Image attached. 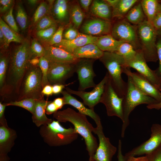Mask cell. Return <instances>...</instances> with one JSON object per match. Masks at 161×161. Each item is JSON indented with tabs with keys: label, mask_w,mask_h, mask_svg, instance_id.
Segmentation results:
<instances>
[{
	"label": "cell",
	"mask_w": 161,
	"mask_h": 161,
	"mask_svg": "<svg viewBox=\"0 0 161 161\" xmlns=\"http://www.w3.org/2000/svg\"><path fill=\"white\" fill-rule=\"evenodd\" d=\"M58 110L53 101H51L47 105L46 109V113L48 115L54 114Z\"/></svg>",
	"instance_id": "obj_48"
},
{
	"label": "cell",
	"mask_w": 161,
	"mask_h": 161,
	"mask_svg": "<svg viewBox=\"0 0 161 161\" xmlns=\"http://www.w3.org/2000/svg\"><path fill=\"white\" fill-rule=\"evenodd\" d=\"M57 25L56 21L50 16L47 15L41 18L36 24V31L49 28Z\"/></svg>",
	"instance_id": "obj_39"
},
{
	"label": "cell",
	"mask_w": 161,
	"mask_h": 161,
	"mask_svg": "<svg viewBox=\"0 0 161 161\" xmlns=\"http://www.w3.org/2000/svg\"><path fill=\"white\" fill-rule=\"evenodd\" d=\"M16 21L22 31L27 28L28 25L27 14L21 3H18L16 6Z\"/></svg>",
	"instance_id": "obj_35"
},
{
	"label": "cell",
	"mask_w": 161,
	"mask_h": 161,
	"mask_svg": "<svg viewBox=\"0 0 161 161\" xmlns=\"http://www.w3.org/2000/svg\"><path fill=\"white\" fill-rule=\"evenodd\" d=\"M0 47L4 48L5 44V39L1 29H0Z\"/></svg>",
	"instance_id": "obj_58"
},
{
	"label": "cell",
	"mask_w": 161,
	"mask_h": 161,
	"mask_svg": "<svg viewBox=\"0 0 161 161\" xmlns=\"http://www.w3.org/2000/svg\"><path fill=\"white\" fill-rule=\"evenodd\" d=\"M137 50L129 43L123 42L118 48L115 53L122 57L125 61L133 58L136 53Z\"/></svg>",
	"instance_id": "obj_34"
},
{
	"label": "cell",
	"mask_w": 161,
	"mask_h": 161,
	"mask_svg": "<svg viewBox=\"0 0 161 161\" xmlns=\"http://www.w3.org/2000/svg\"><path fill=\"white\" fill-rule=\"evenodd\" d=\"M58 29L56 25L49 28L36 31L37 38L41 42L47 44Z\"/></svg>",
	"instance_id": "obj_36"
},
{
	"label": "cell",
	"mask_w": 161,
	"mask_h": 161,
	"mask_svg": "<svg viewBox=\"0 0 161 161\" xmlns=\"http://www.w3.org/2000/svg\"><path fill=\"white\" fill-rule=\"evenodd\" d=\"M103 52L95 44L90 43L75 49L72 53L78 59H88L96 60L100 59Z\"/></svg>",
	"instance_id": "obj_23"
},
{
	"label": "cell",
	"mask_w": 161,
	"mask_h": 161,
	"mask_svg": "<svg viewBox=\"0 0 161 161\" xmlns=\"http://www.w3.org/2000/svg\"><path fill=\"white\" fill-rule=\"evenodd\" d=\"M127 76L126 89L122 103L123 119L121 136L123 138L124 137L126 130L129 124V115L137 106L142 104L149 105L158 103L154 99L141 92L135 85L130 77Z\"/></svg>",
	"instance_id": "obj_3"
},
{
	"label": "cell",
	"mask_w": 161,
	"mask_h": 161,
	"mask_svg": "<svg viewBox=\"0 0 161 161\" xmlns=\"http://www.w3.org/2000/svg\"><path fill=\"white\" fill-rule=\"evenodd\" d=\"M145 16L140 2L131 8L125 18L128 22L137 25L146 20Z\"/></svg>",
	"instance_id": "obj_31"
},
{
	"label": "cell",
	"mask_w": 161,
	"mask_h": 161,
	"mask_svg": "<svg viewBox=\"0 0 161 161\" xmlns=\"http://www.w3.org/2000/svg\"><path fill=\"white\" fill-rule=\"evenodd\" d=\"M30 48L33 57L40 58L41 56H44L45 52L44 47H43L39 43L37 39L34 38L32 41Z\"/></svg>",
	"instance_id": "obj_41"
},
{
	"label": "cell",
	"mask_w": 161,
	"mask_h": 161,
	"mask_svg": "<svg viewBox=\"0 0 161 161\" xmlns=\"http://www.w3.org/2000/svg\"><path fill=\"white\" fill-rule=\"evenodd\" d=\"M158 39L157 42V47L158 59L159 60V66L155 70L157 76L161 80V36Z\"/></svg>",
	"instance_id": "obj_45"
},
{
	"label": "cell",
	"mask_w": 161,
	"mask_h": 161,
	"mask_svg": "<svg viewBox=\"0 0 161 161\" xmlns=\"http://www.w3.org/2000/svg\"><path fill=\"white\" fill-rule=\"evenodd\" d=\"M93 133L97 135L99 140L93 161H112L117 148L111 143L109 139L105 136L101 122L94 128Z\"/></svg>",
	"instance_id": "obj_12"
},
{
	"label": "cell",
	"mask_w": 161,
	"mask_h": 161,
	"mask_svg": "<svg viewBox=\"0 0 161 161\" xmlns=\"http://www.w3.org/2000/svg\"><path fill=\"white\" fill-rule=\"evenodd\" d=\"M111 8L105 0H95L92 4L90 11L93 15L110 21L112 18Z\"/></svg>",
	"instance_id": "obj_24"
},
{
	"label": "cell",
	"mask_w": 161,
	"mask_h": 161,
	"mask_svg": "<svg viewBox=\"0 0 161 161\" xmlns=\"http://www.w3.org/2000/svg\"><path fill=\"white\" fill-rule=\"evenodd\" d=\"M123 100L114 89L109 74L100 101L105 106L108 116H117L123 121Z\"/></svg>",
	"instance_id": "obj_8"
},
{
	"label": "cell",
	"mask_w": 161,
	"mask_h": 161,
	"mask_svg": "<svg viewBox=\"0 0 161 161\" xmlns=\"http://www.w3.org/2000/svg\"><path fill=\"white\" fill-rule=\"evenodd\" d=\"M44 56L51 62L75 64L79 60L72 53L53 46H45Z\"/></svg>",
	"instance_id": "obj_19"
},
{
	"label": "cell",
	"mask_w": 161,
	"mask_h": 161,
	"mask_svg": "<svg viewBox=\"0 0 161 161\" xmlns=\"http://www.w3.org/2000/svg\"><path fill=\"white\" fill-rule=\"evenodd\" d=\"M123 72L131 78L136 87L145 94L153 98L158 103L161 101V92L144 77L138 72H132L129 68L124 66Z\"/></svg>",
	"instance_id": "obj_16"
},
{
	"label": "cell",
	"mask_w": 161,
	"mask_h": 161,
	"mask_svg": "<svg viewBox=\"0 0 161 161\" xmlns=\"http://www.w3.org/2000/svg\"><path fill=\"white\" fill-rule=\"evenodd\" d=\"M6 107L4 104L0 102V124H7L4 116V111Z\"/></svg>",
	"instance_id": "obj_47"
},
{
	"label": "cell",
	"mask_w": 161,
	"mask_h": 161,
	"mask_svg": "<svg viewBox=\"0 0 161 161\" xmlns=\"http://www.w3.org/2000/svg\"><path fill=\"white\" fill-rule=\"evenodd\" d=\"M137 33L141 50L146 62H157L158 60L157 30L151 23L146 20L137 25Z\"/></svg>",
	"instance_id": "obj_7"
},
{
	"label": "cell",
	"mask_w": 161,
	"mask_h": 161,
	"mask_svg": "<svg viewBox=\"0 0 161 161\" xmlns=\"http://www.w3.org/2000/svg\"><path fill=\"white\" fill-rule=\"evenodd\" d=\"M53 102L56 105L58 109H61L65 105L63 97L56 98Z\"/></svg>",
	"instance_id": "obj_55"
},
{
	"label": "cell",
	"mask_w": 161,
	"mask_h": 161,
	"mask_svg": "<svg viewBox=\"0 0 161 161\" xmlns=\"http://www.w3.org/2000/svg\"><path fill=\"white\" fill-rule=\"evenodd\" d=\"M145 155L148 161H161V145L154 151Z\"/></svg>",
	"instance_id": "obj_46"
},
{
	"label": "cell",
	"mask_w": 161,
	"mask_h": 161,
	"mask_svg": "<svg viewBox=\"0 0 161 161\" xmlns=\"http://www.w3.org/2000/svg\"><path fill=\"white\" fill-rule=\"evenodd\" d=\"M50 8L49 5L46 2H41L33 15L32 19L33 23L36 24L41 18L47 15L50 11Z\"/></svg>",
	"instance_id": "obj_37"
},
{
	"label": "cell",
	"mask_w": 161,
	"mask_h": 161,
	"mask_svg": "<svg viewBox=\"0 0 161 161\" xmlns=\"http://www.w3.org/2000/svg\"><path fill=\"white\" fill-rule=\"evenodd\" d=\"M39 133L44 141L51 146H59L70 144L76 140L78 133L74 128L63 127L56 120L40 127Z\"/></svg>",
	"instance_id": "obj_4"
},
{
	"label": "cell",
	"mask_w": 161,
	"mask_h": 161,
	"mask_svg": "<svg viewBox=\"0 0 161 161\" xmlns=\"http://www.w3.org/2000/svg\"><path fill=\"white\" fill-rule=\"evenodd\" d=\"M118 161H126L124 156H123L122 151V142L120 140L118 141Z\"/></svg>",
	"instance_id": "obj_53"
},
{
	"label": "cell",
	"mask_w": 161,
	"mask_h": 161,
	"mask_svg": "<svg viewBox=\"0 0 161 161\" xmlns=\"http://www.w3.org/2000/svg\"><path fill=\"white\" fill-rule=\"evenodd\" d=\"M125 158L126 161H148L147 157L146 155L139 157L131 156Z\"/></svg>",
	"instance_id": "obj_54"
},
{
	"label": "cell",
	"mask_w": 161,
	"mask_h": 161,
	"mask_svg": "<svg viewBox=\"0 0 161 161\" xmlns=\"http://www.w3.org/2000/svg\"><path fill=\"white\" fill-rule=\"evenodd\" d=\"M39 62V58L36 57L32 58L30 61V64L34 66H38Z\"/></svg>",
	"instance_id": "obj_56"
},
{
	"label": "cell",
	"mask_w": 161,
	"mask_h": 161,
	"mask_svg": "<svg viewBox=\"0 0 161 161\" xmlns=\"http://www.w3.org/2000/svg\"><path fill=\"white\" fill-rule=\"evenodd\" d=\"M108 70L112 86L118 96L123 97L126 90L127 82L123 79L121 74L125 61L121 56L115 52H103L99 59Z\"/></svg>",
	"instance_id": "obj_5"
},
{
	"label": "cell",
	"mask_w": 161,
	"mask_h": 161,
	"mask_svg": "<svg viewBox=\"0 0 161 161\" xmlns=\"http://www.w3.org/2000/svg\"><path fill=\"white\" fill-rule=\"evenodd\" d=\"M98 37L80 32L78 36L73 40H70L63 39L60 43L53 46L72 54L74 51L78 48L89 44H94Z\"/></svg>",
	"instance_id": "obj_20"
},
{
	"label": "cell",
	"mask_w": 161,
	"mask_h": 161,
	"mask_svg": "<svg viewBox=\"0 0 161 161\" xmlns=\"http://www.w3.org/2000/svg\"><path fill=\"white\" fill-rule=\"evenodd\" d=\"M52 7L53 14L57 20L60 21H67L69 17V13L66 0H56Z\"/></svg>",
	"instance_id": "obj_30"
},
{
	"label": "cell",
	"mask_w": 161,
	"mask_h": 161,
	"mask_svg": "<svg viewBox=\"0 0 161 161\" xmlns=\"http://www.w3.org/2000/svg\"><path fill=\"white\" fill-rule=\"evenodd\" d=\"M152 23L157 30L161 28V11L157 14Z\"/></svg>",
	"instance_id": "obj_49"
},
{
	"label": "cell",
	"mask_w": 161,
	"mask_h": 161,
	"mask_svg": "<svg viewBox=\"0 0 161 161\" xmlns=\"http://www.w3.org/2000/svg\"><path fill=\"white\" fill-rule=\"evenodd\" d=\"M108 75L107 72L103 79L96 85L91 91H75L69 87L65 88L66 91L71 94H74L79 96L83 100L84 105L88 106L89 109H94V107L100 103Z\"/></svg>",
	"instance_id": "obj_15"
},
{
	"label": "cell",
	"mask_w": 161,
	"mask_h": 161,
	"mask_svg": "<svg viewBox=\"0 0 161 161\" xmlns=\"http://www.w3.org/2000/svg\"><path fill=\"white\" fill-rule=\"evenodd\" d=\"M137 1V0H119L117 4L112 8V18L120 19L125 17Z\"/></svg>",
	"instance_id": "obj_29"
},
{
	"label": "cell",
	"mask_w": 161,
	"mask_h": 161,
	"mask_svg": "<svg viewBox=\"0 0 161 161\" xmlns=\"http://www.w3.org/2000/svg\"><path fill=\"white\" fill-rule=\"evenodd\" d=\"M42 93L43 95L47 96H51L53 94L52 86L50 85H47L45 86L42 91Z\"/></svg>",
	"instance_id": "obj_50"
},
{
	"label": "cell",
	"mask_w": 161,
	"mask_h": 161,
	"mask_svg": "<svg viewBox=\"0 0 161 161\" xmlns=\"http://www.w3.org/2000/svg\"><path fill=\"white\" fill-rule=\"evenodd\" d=\"M37 100H38L32 98H28L19 101H11L8 103H3L6 106H13L22 108L32 114Z\"/></svg>",
	"instance_id": "obj_33"
},
{
	"label": "cell",
	"mask_w": 161,
	"mask_h": 161,
	"mask_svg": "<svg viewBox=\"0 0 161 161\" xmlns=\"http://www.w3.org/2000/svg\"><path fill=\"white\" fill-rule=\"evenodd\" d=\"M61 93L65 105H70L77 109L79 113L91 117L94 120L96 125L101 122L100 117L95 112L94 109L86 107L83 103L78 100L66 91H63Z\"/></svg>",
	"instance_id": "obj_21"
},
{
	"label": "cell",
	"mask_w": 161,
	"mask_h": 161,
	"mask_svg": "<svg viewBox=\"0 0 161 161\" xmlns=\"http://www.w3.org/2000/svg\"><path fill=\"white\" fill-rule=\"evenodd\" d=\"M28 3L30 5L34 6L36 5L38 2V1L37 0H27Z\"/></svg>",
	"instance_id": "obj_60"
},
{
	"label": "cell",
	"mask_w": 161,
	"mask_h": 161,
	"mask_svg": "<svg viewBox=\"0 0 161 161\" xmlns=\"http://www.w3.org/2000/svg\"><path fill=\"white\" fill-rule=\"evenodd\" d=\"M47 79L50 84H63L75 72V64L49 62Z\"/></svg>",
	"instance_id": "obj_14"
},
{
	"label": "cell",
	"mask_w": 161,
	"mask_h": 161,
	"mask_svg": "<svg viewBox=\"0 0 161 161\" xmlns=\"http://www.w3.org/2000/svg\"><path fill=\"white\" fill-rule=\"evenodd\" d=\"M10 52L1 51L0 55V102L3 101L5 95L6 79L8 68Z\"/></svg>",
	"instance_id": "obj_25"
},
{
	"label": "cell",
	"mask_w": 161,
	"mask_h": 161,
	"mask_svg": "<svg viewBox=\"0 0 161 161\" xmlns=\"http://www.w3.org/2000/svg\"><path fill=\"white\" fill-rule=\"evenodd\" d=\"M50 101L44 99L37 100L32 117V122L37 127L47 125L53 121L48 118L46 115V107Z\"/></svg>",
	"instance_id": "obj_22"
},
{
	"label": "cell",
	"mask_w": 161,
	"mask_h": 161,
	"mask_svg": "<svg viewBox=\"0 0 161 161\" xmlns=\"http://www.w3.org/2000/svg\"><path fill=\"white\" fill-rule=\"evenodd\" d=\"M42 75L39 66L30 65L22 81L16 100L32 98L36 100L44 99L42 93Z\"/></svg>",
	"instance_id": "obj_6"
},
{
	"label": "cell",
	"mask_w": 161,
	"mask_h": 161,
	"mask_svg": "<svg viewBox=\"0 0 161 161\" xmlns=\"http://www.w3.org/2000/svg\"><path fill=\"white\" fill-rule=\"evenodd\" d=\"M92 1H93L92 0H80L79 1L80 4L82 8L86 12L89 11L90 6Z\"/></svg>",
	"instance_id": "obj_51"
},
{
	"label": "cell",
	"mask_w": 161,
	"mask_h": 161,
	"mask_svg": "<svg viewBox=\"0 0 161 161\" xmlns=\"http://www.w3.org/2000/svg\"><path fill=\"white\" fill-rule=\"evenodd\" d=\"M157 32L158 36H161V28L157 30Z\"/></svg>",
	"instance_id": "obj_61"
},
{
	"label": "cell",
	"mask_w": 161,
	"mask_h": 161,
	"mask_svg": "<svg viewBox=\"0 0 161 161\" xmlns=\"http://www.w3.org/2000/svg\"><path fill=\"white\" fill-rule=\"evenodd\" d=\"M14 1L13 0H0V12L4 14L13 7Z\"/></svg>",
	"instance_id": "obj_44"
},
{
	"label": "cell",
	"mask_w": 161,
	"mask_h": 161,
	"mask_svg": "<svg viewBox=\"0 0 161 161\" xmlns=\"http://www.w3.org/2000/svg\"><path fill=\"white\" fill-rule=\"evenodd\" d=\"M123 42H125L117 40L109 34L98 37L94 44L103 52H115Z\"/></svg>",
	"instance_id": "obj_26"
},
{
	"label": "cell",
	"mask_w": 161,
	"mask_h": 161,
	"mask_svg": "<svg viewBox=\"0 0 161 161\" xmlns=\"http://www.w3.org/2000/svg\"><path fill=\"white\" fill-rule=\"evenodd\" d=\"M52 86L53 94L55 95L61 93L65 88V85L63 84H55Z\"/></svg>",
	"instance_id": "obj_52"
},
{
	"label": "cell",
	"mask_w": 161,
	"mask_h": 161,
	"mask_svg": "<svg viewBox=\"0 0 161 161\" xmlns=\"http://www.w3.org/2000/svg\"><path fill=\"white\" fill-rule=\"evenodd\" d=\"M29 41L24 40L10 52L3 101L16 100L22 81L33 57Z\"/></svg>",
	"instance_id": "obj_1"
},
{
	"label": "cell",
	"mask_w": 161,
	"mask_h": 161,
	"mask_svg": "<svg viewBox=\"0 0 161 161\" xmlns=\"http://www.w3.org/2000/svg\"><path fill=\"white\" fill-rule=\"evenodd\" d=\"M17 137L16 131L8 125H0V161H9L7 155Z\"/></svg>",
	"instance_id": "obj_18"
},
{
	"label": "cell",
	"mask_w": 161,
	"mask_h": 161,
	"mask_svg": "<svg viewBox=\"0 0 161 161\" xmlns=\"http://www.w3.org/2000/svg\"><path fill=\"white\" fill-rule=\"evenodd\" d=\"M0 29L3 34L5 39L4 48H7L10 43L12 42L21 43L24 40L23 37L18 33L13 30L0 18Z\"/></svg>",
	"instance_id": "obj_27"
},
{
	"label": "cell",
	"mask_w": 161,
	"mask_h": 161,
	"mask_svg": "<svg viewBox=\"0 0 161 161\" xmlns=\"http://www.w3.org/2000/svg\"><path fill=\"white\" fill-rule=\"evenodd\" d=\"M64 29L63 26H60L46 46H53L60 43L63 39L62 37Z\"/></svg>",
	"instance_id": "obj_42"
},
{
	"label": "cell",
	"mask_w": 161,
	"mask_h": 161,
	"mask_svg": "<svg viewBox=\"0 0 161 161\" xmlns=\"http://www.w3.org/2000/svg\"><path fill=\"white\" fill-rule=\"evenodd\" d=\"M111 34L117 40L130 44L135 50H141L137 33V25H131L126 19L115 23L112 26Z\"/></svg>",
	"instance_id": "obj_9"
},
{
	"label": "cell",
	"mask_w": 161,
	"mask_h": 161,
	"mask_svg": "<svg viewBox=\"0 0 161 161\" xmlns=\"http://www.w3.org/2000/svg\"><path fill=\"white\" fill-rule=\"evenodd\" d=\"M112 27L110 21L95 18L85 21L81 26L80 30L81 33L98 37L111 34Z\"/></svg>",
	"instance_id": "obj_17"
},
{
	"label": "cell",
	"mask_w": 161,
	"mask_h": 161,
	"mask_svg": "<svg viewBox=\"0 0 161 161\" xmlns=\"http://www.w3.org/2000/svg\"><path fill=\"white\" fill-rule=\"evenodd\" d=\"M78 29L73 25H71L66 30L64 34V39L72 40L76 38L79 35Z\"/></svg>",
	"instance_id": "obj_43"
},
{
	"label": "cell",
	"mask_w": 161,
	"mask_h": 161,
	"mask_svg": "<svg viewBox=\"0 0 161 161\" xmlns=\"http://www.w3.org/2000/svg\"><path fill=\"white\" fill-rule=\"evenodd\" d=\"M73 26L78 29L81 25L85 17V14L80 5L75 4L72 6L70 14Z\"/></svg>",
	"instance_id": "obj_32"
},
{
	"label": "cell",
	"mask_w": 161,
	"mask_h": 161,
	"mask_svg": "<svg viewBox=\"0 0 161 161\" xmlns=\"http://www.w3.org/2000/svg\"><path fill=\"white\" fill-rule=\"evenodd\" d=\"M49 61L44 56L39 58L38 66L42 75V85L43 88L45 86L50 84L47 79V74L49 66Z\"/></svg>",
	"instance_id": "obj_38"
},
{
	"label": "cell",
	"mask_w": 161,
	"mask_h": 161,
	"mask_svg": "<svg viewBox=\"0 0 161 161\" xmlns=\"http://www.w3.org/2000/svg\"><path fill=\"white\" fill-rule=\"evenodd\" d=\"M95 60L80 59L75 64V72L77 74L79 82L78 91H84L96 86L94 78L96 75L93 69Z\"/></svg>",
	"instance_id": "obj_11"
},
{
	"label": "cell",
	"mask_w": 161,
	"mask_h": 161,
	"mask_svg": "<svg viewBox=\"0 0 161 161\" xmlns=\"http://www.w3.org/2000/svg\"><path fill=\"white\" fill-rule=\"evenodd\" d=\"M161 145V125L154 124L151 127L150 137L126 153L125 158L149 154Z\"/></svg>",
	"instance_id": "obj_13"
},
{
	"label": "cell",
	"mask_w": 161,
	"mask_h": 161,
	"mask_svg": "<svg viewBox=\"0 0 161 161\" xmlns=\"http://www.w3.org/2000/svg\"><path fill=\"white\" fill-rule=\"evenodd\" d=\"M105 1L112 8L117 4L119 0H105Z\"/></svg>",
	"instance_id": "obj_59"
},
{
	"label": "cell",
	"mask_w": 161,
	"mask_h": 161,
	"mask_svg": "<svg viewBox=\"0 0 161 161\" xmlns=\"http://www.w3.org/2000/svg\"><path fill=\"white\" fill-rule=\"evenodd\" d=\"M13 7L4 14L2 19L13 30L16 32H19V28L13 15Z\"/></svg>",
	"instance_id": "obj_40"
},
{
	"label": "cell",
	"mask_w": 161,
	"mask_h": 161,
	"mask_svg": "<svg viewBox=\"0 0 161 161\" xmlns=\"http://www.w3.org/2000/svg\"><path fill=\"white\" fill-rule=\"evenodd\" d=\"M147 107L149 109H161V101L155 104L147 105Z\"/></svg>",
	"instance_id": "obj_57"
},
{
	"label": "cell",
	"mask_w": 161,
	"mask_h": 161,
	"mask_svg": "<svg viewBox=\"0 0 161 161\" xmlns=\"http://www.w3.org/2000/svg\"><path fill=\"white\" fill-rule=\"evenodd\" d=\"M53 116L60 122H69L73 125L78 134L84 140L89 156V161H93V157L98 145L96 138L92 133L94 128L88 121L86 116L70 108L57 111Z\"/></svg>",
	"instance_id": "obj_2"
},
{
	"label": "cell",
	"mask_w": 161,
	"mask_h": 161,
	"mask_svg": "<svg viewBox=\"0 0 161 161\" xmlns=\"http://www.w3.org/2000/svg\"><path fill=\"white\" fill-rule=\"evenodd\" d=\"M140 3L147 20L152 23L157 14L161 11V4L156 0H143Z\"/></svg>",
	"instance_id": "obj_28"
},
{
	"label": "cell",
	"mask_w": 161,
	"mask_h": 161,
	"mask_svg": "<svg viewBox=\"0 0 161 161\" xmlns=\"http://www.w3.org/2000/svg\"><path fill=\"white\" fill-rule=\"evenodd\" d=\"M125 66L135 69L161 91V80L156 74L155 70H151L148 66L141 50H137L136 53L133 58L125 61Z\"/></svg>",
	"instance_id": "obj_10"
}]
</instances>
